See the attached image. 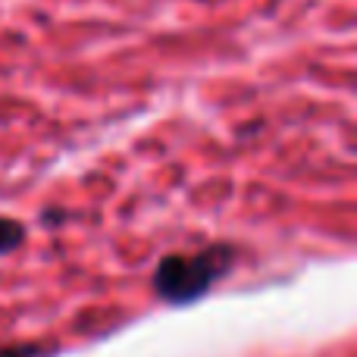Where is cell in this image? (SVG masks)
Instances as JSON below:
<instances>
[{"label":"cell","mask_w":357,"mask_h":357,"mask_svg":"<svg viewBox=\"0 0 357 357\" xmlns=\"http://www.w3.org/2000/svg\"><path fill=\"white\" fill-rule=\"evenodd\" d=\"M232 270V248L210 245L195 254H167L154 273V291L169 304H188L207 295Z\"/></svg>","instance_id":"obj_1"},{"label":"cell","mask_w":357,"mask_h":357,"mask_svg":"<svg viewBox=\"0 0 357 357\" xmlns=\"http://www.w3.org/2000/svg\"><path fill=\"white\" fill-rule=\"evenodd\" d=\"M38 354V348H31V345H16V348H3L0 351V357H35Z\"/></svg>","instance_id":"obj_3"},{"label":"cell","mask_w":357,"mask_h":357,"mask_svg":"<svg viewBox=\"0 0 357 357\" xmlns=\"http://www.w3.org/2000/svg\"><path fill=\"white\" fill-rule=\"evenodd\" d=\"M25 238V229L19 220H10V216H0V254L16 251Z\"/></svg>","instance_id":"obj_2"}]
</instances>
